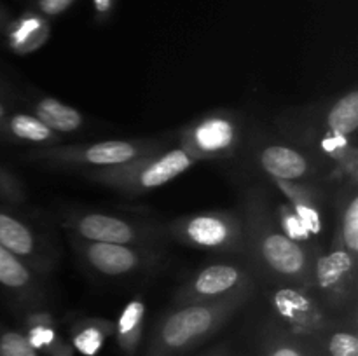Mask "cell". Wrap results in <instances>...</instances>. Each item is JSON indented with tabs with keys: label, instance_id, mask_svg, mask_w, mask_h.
<instances>
[{
	"label": "cell",
	"instance_id": "6da1fadb",
	"mask_svg": "<svg viewBox=\"0 0 358 356\" xmlns=\"http://www.w3.org/2000/svg\"><path fill=\"white\" fill-rule=\"evenodd\" d=\"M240 215L245 230V255L255 276H261L269 285L311 288L313 255L280 229L268 192L261 187L247 188Z\"/></svg>",
	"mask_w": 358,
	"mask_h": 356
},
{
	"label": "cell",
	"instance_id": "7a4b0ae2",
	"mask_svg": "<svg viewBox=\"0 0 358 356\" xmlns=\"http://www.w3.org/2000/svg\"><path fill=\"white\" fill-rule=\"evenodd\" d=\"M257 285L212 302L171 306L154 327L143 356H185L219 334L255 295Z\"/></svg>",
	"mask_w": 358,
	"mask_h": 356
},
{
	"label": "cell",
	"instance_id": "3957f363",
	"mask_svg": "<svg viewBox=\"0 0 358 356\" xmlns=\"http://www.w3.org/2000/svg\"><path fill=\"white\" fill-rule=\"evenodd\" d=\"M168 149V138H133V140H103L91 143H72V145L42 147L30 149L24 159L35 166L49 170H105L128 164L147 154Z\"/></svg>",
	"mask_w": 358,
	"mask_h": 356
},
{
	"label": "cell",
	"instance_id": "277c9868",
	"mask_svg": "<svg viewBox=\"0 0 358 356\" xmlns=\"http://www.w3.org/2000/svg\"><path fill=\"white\" fill-rule=\"evenodd\" d=\"M196 164L198 161L177 145L147 154L122 166L83 171V175L93 184L110 188L115 194L138 198L170 184Z\"/></svg>",
	"mask_w": 358,
	"mask_h": 356
},
{
	"label": "cell",
	"instance_id": "5b68a950",
	"mask_svg": "<svg viewBox=\"0 0 358 356\" xmlns=\"http://www.w3.org/2000/svg\"><path fill=\"white\" fill-rule=\"evenodd\" d=\"M62 227L69 236L100 243L161 248L168 239L164 223L98 209H70L62 216Z\"/></svg>",
	"mask_w": 358,
	"mask_h": 356
},
{
	"label": "cell",
	"instance_id": "8992f818",
	"mask_svg": "<svg viewBox=\"0 0 358 356\" xmlns=\"http://www.w3.org/2000/svg\"><path fill=\"white\" fill-rule=\"evenodd\" d=\"M168 239L184 246L215 253H245V230L241 215L234 209L184 215L164 223Z\"/></svg>",
	"mask_w": 358,
	"mask_h": 356
},
{
	"label": "cell",
	"instance_id": "52a82bcc",
	"mask_svg": "<svg viewBox=\"0 0 358 356\" xmlns=\"http://www.w3.org/2000/svg\"><path fill=\"white\" fill-rule=\"evenodd\" d=\"M358 258L331 237L311 258V290L334 318L357 309Z\"/></svg>",
	"mask_w": 358,
	"mask_h": 356
},
{
	"label": "cell",
	"instance_id": "ba28073f",
	"mask_svg": "<svg viewBox=\"0 0 358 356\" xmlns=\"http://www.w3.org/2000/svg\"><path fill=\"white\" fill-rule=\"evenodd\" d=\"M243 136V122L233 110H213L189 122L178 133V147L192 159H231Z\"/></svg>",
	"mask_w": 358,
	"mask_h": 356
},
{
	"label": "cell",
	"instance_id": "9c48e42d",
	"mask_svg": "<svg viewBox=\"0 0 358 356\" xmlns=\"http://www.w3.org/2000/svg\"><path fill=\"white\" fill-rule=\"evenodd\" d=\"M254 157L257 166L268 175L269 180L327 181L334 185L345 181L336 168L296 143L278 140L259 142L254 150Z\"/></svg>",
	"mask_w": 358,
	"mask_h": 356
},
{
	"label": "cell",
	"instance_id": "30bf717a",
	"mask_svg": "<svg viewBox=\"0 0 358 356\" xmlns=\"http://www.w3.org/2000/svg\"><path fill=\"white\" fill-rule=\"evenodd\" d=\"M80 264L101 278H128L150 271L163 260V251L154 246L100 243L69 236Z\"/></svg>",
	"mask_w": 358,
	"mask_h": 356
},
{
	"label": "cell",
	"instance_id": "8fae6325",
	"mask_svg": "<svg viewBox=\"0 0 358 356\" xmlns=\"http://www.w3.org/2000/svg\"><path fill=\"white\" fill-rule=\"evenodd\" d=\"M268 297L273 311L271 316L283 328L317 344L336 320L313 290L306 286L271 285Z\"/></svg>",
	"mask_w": 358,
	"mask_h": 356
},
{
	"label": "cell",
	"instance_id": "7c38bea8",
	"mask_svg": "<svg viewBox=\"0 0 358 356\" xmlns=\"http://www.w3.org/2000/svg\"><path fill=\"white\" fill-rule=\"evenodd\" d=\"M0 244L42 278L55 271L56 248L30 220L16 212V206L7 202H0Z\"/></svg>",
	"mask_w": 358,
	"mask_h": 356
},
{
	"label": "cell",
	"instance_id": "4fadbf2b",
	"mask_svg": "<svg viewBox=\"0 0 358 356\" xmlns=\"http://www.w3.org/2000/svg\"><path fill=\"white\" fill-rule=\"evenodd\" d=\"M257 285L250 264L217 262L199 269L173 293L171 304L184 306L192 302H212L240 292L247 286Z\"/></svg>",
	"mask_w": 358,
	"mask_h": 356
},
{
	"label": "cell",
	"instance_id": "5bb4252c",
	"mask_svg": "<svg viewBox=\"0 0 358 356\" xmlns=\"http://www.w3.org/2000/svg\"><path fill=\"white\" fill-rule=\"evenodd\" d=\"M276 191L282 192L294 212L299 215L301 222L308 229V232L320 239L325 234V213H327L329 195L332 187H338L327 181H287L271 180Z\"/></svg>",
	"mask_w": 358,
	"mask_h": 356
},
{
	"label": "cell",
	"instance_id": "9a60e30c",
	"mask_svg": "<svg viewBox=\"0 0 358 356\" xmlns=\"http://www.w3.org/2000/svg\"><path fill=\"white\" fill-rule=\"evenodd\" d=\"M44 279L0 244V288L23 311L45 306Z\"/></svg>",
	"mask_w": 358,
	"mask_h": 356
},
{
	"label": "cell",
	"instance_id": "2e32d148",
	"mask_svg": "<svg viewBox=\"0 0 358 356\" xmlns=\"http://www.w3.org/2000/svg\"><path fill=\"white\" fill-rule=\"evenodd\" d=\"M2 35L10 51L24 56L41 49L49 40L51 24L37 10H24L20 16L10 17Z\"/></svg>",
	"mask_w": 358,
	"mask_h": 356
},
{
	"label": "cell",
	"instance_id": "e0dca14e",
	"mask_svg": "<svg viewBox=\"0 0 358 356\" xmlns=\"http://www.w3.org/2000/svg\"><path fill=\"white\" fill-rule=\"evenodd\" d=\"M0 138L13 143H23L31 149L52 147L63 143L65 136L49 129L34 114L27 112H10L0 124Z\"/></svg>",
	"mask_w": 358,
	"mask_h": 356
},
{
	"label": "cell",
	"instance_id": "ac0fdd59",
	"mask_svg": "<svg viewBox=\"0 0 358 356\" xmlns=\"http://www.w3.org/2000/svg\"><path fill=\"white\" fill-rule=\"evenodd\" d=\"M336 225L332 239L358 258V192L357 185L343 181L336 187Z\"/></svg>",
	"mask_w": 358,
	"mask_h": 356
},
{
	"label": "cell",
	"instance_id": "d6986e66",
	"mask_svg": "<svg viewBox=\"0 0 358 356\" xmlns=\"http://www.w3.org/2000/svg\"><path fill=\"white\" fill-rule=\"evenodd\" d=\"M317 342L283 328L273 316L266 320L257 342V356H317Z\"/></svg>",
	"mask_w": 358,
	"mask_h": 356
},
{
	"label": "cell",
	"instance_id": "ffe728a7",
	"mask_svg": "<svg viewBox=\"0 0 358 356\" xmlns=\"http://www.w3.org/2000/svg\"><path fill=\"white\" fill-rule=\"evenodd\" d=\"M31 114L62 136L80 131L86 126L83 112L52 96H35L31 101Z\"/></svg>",
	"mask_w": 358,
	"mask_h": 356
},
{
	"label": "cell",
	"instance_id": "44dd1931",
	"mask_svg": "<svg viewBox=\"0 0 358 356\" xmlns=\"http://www.w3.org/2000/svg\"><path fill=\"white\" fill-rule=\"evenodd\" d=\"M114 337L122 356H136L145 332V304L140 297L129 300L115 321Z\"/></svg>",
	"mask_w": 358,
	"mask_h": 356
},
{
	"label": "cell",
	"instance_id": "7402d4cb",
	"mask_svg": "<svg viewBox=\"0 0 358 356\" xmlns=\"http://www.w3.org/2000/svg\"><path fill=\"white\" fill-rule=\"evenodd\" d=\"M317 346L320 356H358L357 309L336 318Z\"/></svg>",
	"mask_w": 358,
	"mask_h": 356
},
{
	"label": "cell",
	"instance_id": "603a6c76",
	"mask_svg": "<svg viewBox=\"0 0 358 356\" xmlns=\"http://www.w3.org/2000/svg\"><path fill=\"white\" fill-rule=\"evenodd\" d=\"M114 321L100 316L77 318L70 327V339L73 349L84 356H96L105 341L114 335Z\"/></svg>",
	"mask_w": 358,
	"mask_h": 356
},
{
	"label": "cell",
	"instance_id": "cb8c5ba5",
	"mask_svg": "<svg viewBox=\"0 0 358 356\" xmlns=\"http://www.w3.org/2000/svg\"><path fill=\"white\" fill-rule=\"evenodd\" d=\"M324 128L343 138L355 140L358 129V91L352 87L336 98L324 115Z\"/></svg>",
	"mask_w": 358,
	"mask_h": 356
},
{
	"label": "cell",
	"instance_id": "d4e9b609",
	"mask_svg": "<svg viewBox=\"0 0 358 356\" xmlns=\"http://www.w3.org/2000/svg\"><path fill=\"white\" fill-rule=\"evenodd\" d=\"M23 313V334L28 344L37 353H44L59 335L56 328V318L52 316L51 311L45 309V306L27 309Z\"/></svg>",
	"mask_w": 358,
	"mask_h": 356
},
{
	"label": "cell",
	"instance_id": "484cf974",
	"mask_svg": "<svg viewBox=\"0 0 358 356\" xmlns=\"http://www.w3.org/2000/svg\"><path fill=\"white\" fill-rule=\"evenodd\" d=\"M273 209H275L276 222H278L280 229L287 234L289 239H292L294 243L303 246L304 250L310 251L311 255L317 253L322 248V244H318V241H315V237L308 232V229L304 227V223L301 222L299 215L294 212L292 206L287 201L273 202Z\"/></svg>",
	"mask_w": 358,
	"mask_h": 356
},
{
	"label": "cell",
	"instance_id": "4316f807",
	"mask_svg": "<svg viewBox=\"0 0 358 356\" xmlns=\"http://www.w3.org/2000/svg\"><path fill=\"white\" fill-rule=\"evenodd\" d=\"M27 201V187L10 168L0 161V202L23 205Z\"/></svg>",
	"mask_w": 358,
	"mask_h": 356
},
{
	"label": "cell",
	"instance_id": "83f0119b",
	"mask_svg": "<svg viewBox=\"0 0 358 356\" xmlns=\"http://www.w3.org/2000/svg\"><path fill=\"white\" fill-rule=\"evenodd\" d=\"M0 356H38L23 332L0 328Z\"/></svg>",
	"mask_w": 358,
	"mask_h": 356
},
{
	"label": "cell",
	"instance_id": "f1b7e54d",
	"mask_svg": "<svg viewBox=\"0 0 358 356\" xmlns=\"http://www.w3.org/2000/svg\"><path fill=\"white\" fill-rule=\"evenodd\" d=\"M76 0H35V10L44 17H56L66 13Z\"/></svg>",
	"mask_w": 358,
	"mask_h": 356
},
{
	"label": "cell",
	"instance_id": "f546056e",
	"mask_svg": "<svg viewBox=\"0 0 358 356\" xmlns=\"http://www.w3.org/2000/svg\"><path fill=\"white\" fill-rule=\"evenodd\" d=\"M42 355L44 356H73L76 355V349H73L72 342H70L69 339L58 335V337L52 341V344L49 346V348L42 353Z\"/></svg>",
	"mask_w": 358,
	"mask_h": 356
},
{
	"label": "cell",
	"instance_id": "4dcf8cb0",
	"mask_svg": "<svg viewBox=\"0 0 358 356\" xmlns=\"http://www.w3.org/2000/svg\"><path fill=\"white\" fill-rule=\"evenodd\" d=\"M93 3L94 16L98 21H107L112 16V10H114L115 0H91Z\"/></svg>",
	"mask_w": 358,
	"mask_h": 356
},
{
	"label": "cell",
	"instance_id": "1f68e13d",
	"mask_svg": "<svg viewBox=\"0 0 358 356\" xmlns=\"http://www.w3.org/2000/svg\"><path fill=\"white\" fill-rule=\"evenodd\" d=\"M201 356H233V346L229 341L219 342L217 346L210 348L208 351L203 353Z\"/></svg>",
	"mask_w": 358,
	"mask_h": 356
},
{
	"label": "cell",
	"instance_id": "d6a6232c",
	"mask_svg": "<svg viewBox=\"0 0 358 356\" xmlns=\"http://www.w3.org/2000/svg\"><path fill=\"white\" fill-rule=\"evenodd\" d=\"M0 100H3L7 103V101H13L14 100V94L13 91H10V87L7 86L6 82H3L2 79H0Z\"/></svg>",
	"mask_w": 358,
	"mask_h": 356
},
{
	"label": "cell",
	"instance_id": "836d02e7",
	"mask_svg": "<svg viewBox=\"0 0 358 356\" xmlns=\"http://www.w3.org/2000/svg\"><path fill=\"white\" fill-rule=\"evenodd\" d=\"M9 20H10L9 10H7L6 7H3L2 3H0V35H2L3 28L7 27V23H9Z\"/></svg>",
	"mask_w": 358,
	"mask_h": 356
},
{
	"label": "cell",
	"instance_id": "e575fe53",
	"mask_svg": "<svg viewBox=\"0 0 358 356\" xmlns=\"http://www.w3.org/2000/svg\"><path fill=\"white\" fill-rule=\"evenodd\" d=\"M9 114H10L9 105H7L6 101H3V100H0V124H2L3 119H6L7 115H9Z\"/></svg>",
	"mask_w": 358,
	"mask_h": 356
},
{
	"label": "cell",
	"instance_id": "d590c367",
	"mask_svg": "<svg viewBox=\"0 0 358 356\" xmlns=\"http://www.w3.org/2000/svg\"><path fill=\"white\" fill-rule=\"evenodd\" d=\"M317 348H318V346H317ZM317 356H320V355H318V351H317Z\"/></svg>",
	"mask_w": 358,
	"mask_h": 356
}]
</instances>
